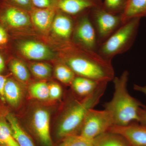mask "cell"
Listing matches in <instances>:
<instances>
[{
    "label": "cell",
    "instance_id": "obj_35",
    "mask_svg": "<svg viewBox=\"0 0 146 146\" xmlns=\"http://www.w3.org/2000/svg\"><path fill=\"white\" fill-rule=\"evenodd\" d=\"M0 146H7L5 145H1V144H0Z\"/></svg>",
    "mask_w": 146,
    "mask_h": 146
},
{
    "label": "cell",
    "instance_id": "obj_28",
    "mask_svg": "<svg viewBox=\"0 0 146 146\" xmlns=\"http://www.w3.org/2000/svg\"><path fill=\"white\" fill-rule=\"evenodd\" d=\"M31 2L35 8L57 9V0H31Z\"/></svg>",
    "mask_w": 146,
    "mask_h": 146
},
{
    "label": "cell",
    "instance_id": "obj_3",
    "mask_svg": "<svg viewBox=\"0 0 146 146\" xmlns=\"http://www.w3.org/2000/svg\"><path fill=\"white\" fill-rule=\"evenodd\" d=\"M108 82L100 84L93 94L80 100L75 99L65 108L58 123L56 131L58 137L63 138L78 134L86 114L99 102L106 90Z\"/></svg>",
    "mask_w": 146,
    "mask_h": 146
},
{
    "label": "cell",
    "instance_id": "obj_4",
    "mask_svg": "<svg viewBox=\"0 0 146 146\" xmlns=\"http://www.w3.org/2000/svg\"><path fill=\"white\" fill-rule=\"evenodd\" d=\"M141 19L134 18L123 24L100 45L97 52L104 59L112 61L116 56L127 51L136 39Z\"/></svg>",
    "mask_w": 146,
    "mask_h": 146
},
{
    "label": "cell",
    "instance_id": "obj_6",
    "mask_svg": "<svg viewBox=\"0 0 146 146\" xmlns=\"http://www.w3.org/2000/svg\"><path fill=\"white\" fill-rule=\"evenodd\" d=\"M114 125L113 119L106 110L90 109L84 121L80 134L85 138L94 140L101 134L108 131Z\"/></svg>",
    "mask_w": 146,
    "mask_h": 146
},
{
    "label": "cell",
    "instance_id": "obj_21",
    "mask_svg": "<svg viewBox=\"0 0 146 146\" xmlns=\"http://www.w3.org/2000/svg\"><path fill=\"white\" fill-rule=\"evenodd\" d=\"M0 144L7 146H19L5 117H1L0 119Z\"/></svg>",
    "mask_w": 146,
    "mask_h": 146
},
{
    "label": "cell",
    "instance_id": "obj_17",
    "mask_svg": "<svg viewBox=\"0 0 146 146\" xmlns=\"http://www.w3.org/2000/svg\"><path fill=\"white\" fill-rule=\"evenodd\" d=\"M121 17L123 24L134 18L146 17V0H127Z\"/></svg>",
    "mask_w": 146,
    "mask_h": 146
},
{
    "label": "cell",
    "instance_id": "obj_14",
    "mask_svg": "<svg viewBox=\"0 0 146 146\" xmlns=\"http://www.w3.org/2000/svg\"><path fill=\"white\" fill-rule=\"evenodd\" d=\"M57 9L34 7L30 12L31 23L39 31L46 33L51 28Z\"/></svg>",
    "mask_w": 146,
    "mask_h": 146
},
{
    "label": "cell",
    "instance_id": "obj_2",
    "mask_svg": "<svg viewBox=\"0 0 146 146\" xmlns=\"http://www.w3.org/2000/svg\"><path fill=\"white\" fill-rule=\"evenodd\" d=\"M129 75L128 72L125 71L119 77H115L112 80L115 89L113 97L104 105L112 117L113 126H125L138 123L139 110L144 106L128 91Z\"/></svg>",
    "mask_w": 146,
    "mask_h": 146
},
{
    "label": "cell",
    "instance_id": "obj_29",
    "mask_svg": "<svg viewBox=\"0 0 146 146\" xmlns=\"http://www.w3.org/2000/svg\"><path fill=\"white\" fill-rule=\"evenodd\" d=\"M49 98L51 100L59 99L63 94L62 87L58 84L52 83L48 84Z\"/></svg>",
    "mask_w": 146,
    "mask_h": 146
},
{
    "label": "cell",
    "instance_id": "obj_15",
    "mask_svg": "<svg viewBox=\"0 0 146 146\" xmlns=\"http://www.w3.org/2000/svg\"><path fill=\"white\" fill-rule=\"evenodd\" d=\"M102 82H103L76 76L71 85L74 92L83 98L93 94Z\"/></svg>",
    "mask_w": 146,
    "mask_h": 146
},
{
    "label": "cell",
    "instance_id": "obj_20",
    "mask_svg": "<svg viewBox=\"0 0 146 146\" xmlns=\"http://www.w3.org/2000/svg\"><path fill=\"white\" fill-rule=\"evenodd\" d=\"M8 66L11 73L18 80L26 82L29 79L28 70L21 60L16 58H11L9 61Z\"/></svg>",
    "mask_w": 146,
    "mask_h": 146
},
{
    "label": "cell",
    "instance_id": "obj_5",
    "mask_svg": "<svg viewBox=\"0 0 146 146\" xmlns=\"http://www.w3.org/2000/svg\"><path fill=\"white\" fill-rule=\"evenodd\" d=\"M89 15L99 46L123 24L121 15L108 12L103 7L91 9Z\"/></svg>",
    "mask_w": 146,
    "mask_h": 146
},
{
    "label": "cell",
    "instance_id": "obj_22",
    "mask_svg": "<svg viewBox=\"0 0 146 146\" xmlns=\"http://www.w3.org/2000/svg\"><path fill=\"white\" fill-rule=\"evenodd\" d=\"M54 73L59 81L66 84H71L76 76L72 70L64 62L56 65Z\"/></svg>",
    "mask_w": 146,
    "mask_h": 146
},
{
    "label": "cell",
    "instance_id": "obj_27",
    "mask_svg": "<svg viewBox=\"0 0 146 146\" xmlns=\"http://www.w3.org/2000/svg\"><path fill=\"white\" fill-rule=\"evenodd\" d=\"M0 1L22 9L29 13L34 8L32 4L31 0H0Z\"/></svg>",
    "mask_w": 146,
    "mask_h": 146
},
{
    "label": "cell",
    "instance_id": "obj_33",
    "mask_svg": "<svg viewBox=\"0 0 146 146\" xmlns=\"http://www.w3.org/2000/svg\"><path fill=\"white\" fill-rule=\"evenodd\" d=\"M133 89L136 91L143 93L146 97V86H142L137 84H134Z\"/></svg>",
    "mask_w": 146,
    "mask_h": 146
},
{
    "label": "cell",
    "instance_id": "obj_1",
    "mask_svg": "<svg viewBox=\"0 0 146 146\" xmlns=\"http://www.w3.org/2000/svg\"><path fill=\"white\" fill-rule=\"evenodd\" d=\"M63 61L76 76L98 81H112L115 71L111 61L104 59L97 52L71 42H64Z\"/></svg>",
    "mask_w": 146,
    "mask_h": 146
},
{
    "label": "cell",
    "instance_id": "obj_30",
    "mask_svg": "<svg viewBox=\"0 0 146 146\" xmlns=\"http://www.w3.org/2000/svg\"><path fill=\"white\" fill-rule=\"evenodd\" d=\"M9 40L8 32L3 26L0 25V48L6 46Z\"/></svg>",
    "mask_w": 146,
    "mask_h": 146
},
{
    "label": "cell",
    "instance_id": "obj_18",
    "mask_svg": "<svg viewBox=\"0 0 146 146\" xmlns=\"http://www.w3.org/2000/svg\"><path fill=\"white\" fill-rule=\"evenodd\" d=\"M22 96L21 86L15 80L8 77L4 88L5 103L12 108H16L21 102Z\"/></svg>",
    "mask_w": 146,
    "mask_h": 146
},
{
    "label": "cell",
    "instance_id": "obj_34",
    "mask_svg": "<svg viewBox=\"0 0 146 146\" xmlns=\"http://www.w3.org/2000/svg\"><path fill=\"white\" fill-rule=\"evenodd\" d=\"M5 67V62L2 54L0 53V74L4 70Z\"/></svg>",
    "mask_w": 146,
    "mask_h": 146
},
{
    "label": "cell",
    "instance_id": "obj_23",
    "mask_svg": "<svg viewBox=\"0 0 146 146\" xmlns=\"http://www.w3.org/2000/svg\"><path fill=\"white\" fill-rule=\"evenodd\" d=\"M62 139L61 143L57 146H94L93 140L80 134L70 135Z\"/></svg>",
    "mask_w": 146,
    "mask_h": 146
},
{
    "label": "cell",
    "instance_id": "obj_24",
    "mask_svg": "<svg viewBox=\"0 0 146 146\" xmlns=\"http://www.w3.org/2000/svg\"><path fill=\"white\" fill-rule=\"evenodd\" d=\"M29 92L32 97L44 100L49 98L48 84L45 82H36L30 86Z\"/></svg>",
    "mask_w": 146,
    "mask_h": 146
},
{
    "label": "cell",
    "instance_id": "obj_19",
    "mask_svg": "<svg viewBox=\"0 0 146 146\" xmlns=\"http://www.w3.org/2000/svg\"><path fill=\"white\" fill-rule=\"evenodd\" d=\"M93 143L94 146H130L122 136L109 131L95 138Z\"/></svg>",
    "mask_w": 146,
    "mask_h": 146
},
{
    "label": "cell",
    "instance_id": "obj_25",
    "mask_svg": "<svg viewBox=\"0 0 146 146\" xmlns=\"http://www.w3.org/2000/svg\"><path fill=\"white\" fill-rule=\"evenodd\" d=\"M30 69L35 77L40 79L49 78L51 76L52 72V69L50 65L44 62L32 63Z\"/></svg>",
    "mask_w": 146,
    "mask_h": 146
},
{
    "label": "cell",
    "instance_id": "obj_8",
    "mask_svg": "<svg viewBox=\"0 0 146 146\" xmlns=\"http://www.w3.org/2000/svg\"><path fill=\"white\" fill-rule=\"evenodd\" d=\"M0 25L13 31L29 27L31 21L28 11L0 1Z\"/></svg>",
    "mask_w": 146,
    "mask_h": 146
},
{
    "label": "cell",
    "instance_id": "obj_12",
    "mask_svg": "<svg viewBox=\"0 0 146 146\" xmlns=\"http://www.w3.org/2000/svg\"><path fill=\"white\" fill-rule=\"evenodd\" d=\"M102 6L101 0H57V9L72 16Z\"/></svg>",
    "mask_w": 146,
    "mask_h": 146
},
{
    "label": "cell",
    "instance_id": "obj_26",
    "mask_svg": "<svg viewBox=\"0 0 146 146\" xmlns=\"http://www.w3.org/2000/svg\"><path fill=\"white\" fill-rule=\"evenodd\" d=\"M127 0H104L103 8L108 12L121 15Z\"/></svg>",
    "mask_w": 146,
    "mask_h": 146
},
{
    "label": "cell",
    "instance_id": "obj_16",
    "mask_svg": "<svg viewBox=\"0 0 146 146\" xmlns=\"http://www.w3.org/2000/svg\"><path fill=\"white\" fill-rule=\"evenodd\" d=\"M12 134L19 146H35L30 137L23 130L13 113L7 112L5 115Z\"/></svg>",
    "mask_w": 146,
    "mask_h": 146
},
{
    "label": "cell",
    "instance_id": "obj_11",
    "mask_svg": "<svg viewBox=\"0 0 146 146\" xmlns=\"http://www.w3.org/2000/svg\"><path fill=\"white\" fill-rule=\"evenodd\" d=\"M50 114L46 110L38 108L35 111L32 125L39 141L44 146H52L50 135Z\"/></svg>",
    "mask_w": 146,
    "mask_h": 146
},
{
    "label": "cell",
    "instance_id": "obj_31",
    "mask_svg": "<svg viewBox=\"0 0 146 146\" xmlns=\"http://www.w3.org/2000/svg\"><path fill=\"white\" fill-rule=\"evenodd\" d=\"M8 76L0 74V101L5 104L4 97V88Z\"/></svg>",
    "mask_w": 146,
    "mask_h": 146
},
{
    "label": "cell",
    "instance_id": "obj_9",
    "mask_svg": "<svg viewBox=\"0 0 146 146\" xmlns=\"http://www.w3.org/2000/svg\"><path fill=\"white\" fill-rule=\"evenodd\" d=\"M108 131L121 135L130 146H146V126L138 123L125 126H112Z\"/></svg>",
    "mask_w": 146,
    "mask_h": 146
},
{
    "label": "cell",
    "instance_id": "obj_36",
    "mask_svg": "<svg viewBox=\"0 0 146 146\" xmlns=\"http://www.w3.org/2000/svg\"><path fill=\"white\" fill-rule=\"evenodd\" d=\"M1 117H0V119H1Z\"/></svg>",
    "mask_w": 146,
    "mask_h": 146
},
{
    "label": "cell",
    "instance_id": "obj_32",
    "mask_svg": "<svg viewBox=\"0 0 146 146\" xmlns=\"http://www.w3.org/2000/svg\"><path fill=\"white\" fill-rule=\"evenodd\" d=\"M138 123L146 126V107H141L138 113Z\"/></svg>",
    "mask_w": 146,
    "mask_h": 146
},
{
    "label": "cell",
    "instance_id": "obj_10",
    "mask_svg": "<svg viewBox=\"0 0 146 146\" xmlns=\"http://www.w3.org/2000/svg\"><path fill=\"white\" fill-rule=\"evenodd\" d=\"M18 49L21 54L30 60H50L54 56V52L49 47L34 40L20 42L18 45Z\"/></svg>",
    "mask_w": 146,
    "mask_h": 146
},
{
    "label": "cell",
    "instance_id": "obj_7",
    "mask_svg": "<svg viewBox=\"0 0 146 146\" xmlns=\"http://www.w3.org/2000/svg\"><path fill=\"white\" fill-rule=\"evenodd\" d=\"M89 12L90 11L80 14L81 16L75 23L72 39L73 43L97 52L99 45Z\"/></svg>",
    "mask_w": 146,
    "mask_h": 146
},
{
    "label": "cell",
    "instance_id": "obj_13",
    "mask_svg": "<svg viewBox=\"0 0 146 146\" xmlns=\"http://www.w3.org/2000/svg\"><path fill=\"white\" fill-rule=\"evenodd\" d=\"M71 16L57 9L52 25L53 33L63 42L72 39L75 22Z\"/></svg>",
    "mask_w": 146,
    "mask_h": 146
}]
</instances>
